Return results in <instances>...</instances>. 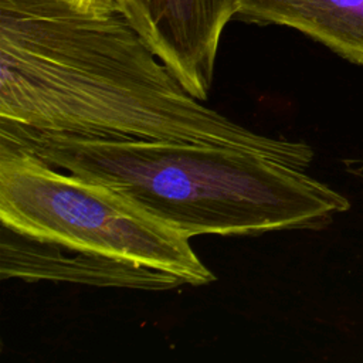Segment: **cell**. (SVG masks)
<instances>
[{
  "label": "cell",
  "mask_w": 363,
  "mask_h": 363,
  "mask_svg": "<svg viewBox=\"0 0 363 363\" xmlns=\"http://www.w3.org/2000/svg\"><path fill=\"white\" fill-rule=\"evenodd\" d=\"M0 277L164 291L216 275L190 240L128 199L0 149Z\"/></svg>",
  "instance_id": "3"
},
{
  "label": "cell",
  "mask_w": 363,
  "mask_h": 363,
  "mask_svg": "<svg viewBox=\"0 0 363 363\" xmlns=\"http://www.w3.org/2000/svg\"><path fill=\"white\" fill-rule=\"evenodd\" d=\"M350 164L353 169V176L363 182V159H352Z\"/></svg>",
  "instance_id": "7"
},
{
  "label": "cell",
  "mask_w": 363,
  "mask_h": 363,
  "mask_svg": "<svg viewBox=\"0 0 363 363\" xmlns=\"http://www.w3.org/2000/svg\"><path fill=\"white\" fill-rule=\"evenodd\" d=\"M77 4L84 7H109L116 10L118 0H74Z\"/></svg>",
  "instance_id": "6"
},
{
  "label": "cell",
  "mask_w": 363,
  "mask_h": 363,
  "mask_svg": "<svg viewBox=\"0 0 363 363\" xmlns=\"http://www.w3.org/2000/svg\"><path fill=\"white\" fill-rule=\"evenodd\" d=\"M0 149L102 184L189 240L322 230L350 208L305 169L235 146L0 130Z\"/></svg>",
  "instance_id": "2"
},
{
  "label": "cell",
  "mask_w": 363,
  "mask_h": 363,
  "mask_svg": "<svg viewBox=\"0 0 363 363\" xmlns=\"http://www.w3.org/2000/svg\"><path fill=\"white\" fill-rule=\"evenodd\" d=\"M240 0H118L138 31L190 95L208 98L221 34Z\"/></svg>",
  "instance_id": "4"
},
{
  "label": "cell",
  "mask_w": 363,
  "mask_h": 363,
  "mask_svg": "<svg viewBox=\"0 0 363 363\" xmlns=\"http://www.w3.org/2000/svg\"><path fill=\"white\" fill-rule=\"evenodd\" d=\"M238 16L295 28L363 67V0H240Z\"/></svg>",
  "instance_id": "5"
},
{
  "label": "cell",
  "mask_w": 363,
  "mask_h": 363,
  "mask_svg": "<svg viewBox=\"0 0 363 363\" xmlns=\"http://www.w3.org/2000/svg\"><path fill=\"white\" fill-rule=\"evenodd\" d=\"M0 130L235 146L305 170L315 156L206 106L121 13L74 0H0Z\"/></svg>",
  "instance_id": "1"
}]
</instances>
